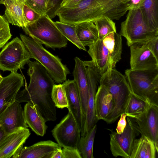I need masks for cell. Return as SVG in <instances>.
Wrapping results in <instances>:
<instances>
[{
	"label": "cell",
	"instance_id": "obj_7",
	"mask_svg": "<svg viewBox=\"0 0 158 158\" xmlns=\"http://www.w3.org/2000/svg\"><path fill=\"white\" fill-rule=\"evenodd\" d=\"M31 58L24 43L18 37L7 43L0 52V69L17 72L23 69Z\"/></svg>",
	"mask_w": 158,
	"mask_h": 158
},
{
	"label": "cell",
	"instance_id": "obj_43",
	"mask_svg": "<svg viewBox=\"0 0 158 158\" xmlns=\"http://www.w3.org/2000/svg\"><path fill=\"white\" fill-rule=\"evenodd\" d=\"M3 77L0 74V83L2 81Z\"/></svg>",
	"mask_w": 158,
	"mask_h": 158
},
{
	"label": "cell",
	"instance_id": "obj_29",
	"mask_svg": "<svg viewBox=\"0 0 158 158\" xmlns=\"http://www.w3.org/2000/svg\"><path fill=\"white\" fill-rule=\"evenodd\" d=\"M56 26L63 35L80 49L87 51L85 47L80 41L77 35L75 25L65 23L60 21L55 22Z\"/></svg>",
	"mask_w": 158,
	"mask_h": 158
},
{
	"label": "cell",
	"instance_id": "obj_24",
	"mask_svg": "<svg viewBox=\"0 0 158 158\" xmlns=\"http://www.w3.org/2000/svg\"><path fill=\"white\" fill-rule=\"evenodd\" d=\"M102 40L108 51L112 68H114L116 64L121 59L123 46L122 36L117 32H112Z\"/></svg>",
	"mask_w": 158,
	"mask_h": 158
},
{
	"label": "cell",
	"instance_id": "obj_40",
	"mask_svg": "<svg viewBox=\"0 0 158 158\" xmlns=\"http://www.w3.org/2000/svg\"><path fill=\"white\" fill-rule=\"evenodd\" d=\"M52 158H63L62 150L61 148L58 149L53 154Z\"/></svg>",
	"mask_w": 158,
	"mask_h": 158
},
{
	"label": "cell",
	"instance_id": "obj_2",
	"mask_svg": "<svg viewBox=\"0 0 158 158\" xmlns=\"http://www.w3.org/2000/svg\"><path fill=\"white\" fill-rule=\"evenodd\" d=\"M99 83L104 86L112 96L113 108L106 120L113 123L124 113L126 103L132 93L130 87L125 76L114 68H112L111 64L101 76Z\"/></svg>",
	"mask_w": 158,
	"mask_h": 158
},
{
	"label": "cell",
	"instance_id": "obj_22",
	"mask_svg": "<svg viewBox=\"0 0 158 158\" xmlns=\"http://www.w3.org/2000/svg\"><path fill=\"white\" fill-rule=\"evenodd\" d=\"M25 120L27 126L37 135L43 136L46 133L48 126L46 121L33 105L27 103L24 106Z\"/></svg>",
	"mask_w": 158,
	"mask_h": 158
},
{
	"label": "cell",
	"instance_id": "obj_31",
	"mask_svg": "<svg viewBox=\"0 0 158 158\" xmlns=\"http://www.w3.org/2000/svg\"><path fill=\"white\" fill-rule=\"evenodd\" d=\"M94 23L97 27L99 40L102 39L111 32H117L115 23L109 18L105 17Z\"/></svg>",
	"mask_w": 158,
	"mask_h": 158
},
{
	"label": "cell",
	"instance_id": "obj_13",
	"mask_svg": "<svg viewBox=\"0 0 158 158\" xmlns=\"http://www.w3.org/2000/svg\"><path fill=\"white\" fill-rule=\"evenodd\" d=\"M23 84L22 75L17 72H11L3 77L0 83V114L15 101L17 94Z\"/></svg>",
	"mask_w": 158,
	"mask_h": 158
},
{
	"label": "cell",
	"instance_id": "obj_36",
	"mask_svg": "<svg viewBox=\"0 0 158 158\" xmlns=\"http://www.w3.org/2000/svg\"><path fill=\"white\" fill-rule=\"evenodd\" d=\"M62 150L63 158H81L77 148H63Z\"/></svg>",
	"mask_w": 158,
	"mask_h": 158
},
{
	"label": "cell",
	"instance_id": "obj_26",
	"mask_svg": "<svg viewBox=\"0 0 158 158\" xmlns=\"http://www.w3.org/2000/svg\"><path fill=\"white\" fill-rule=\"evenodd\" d=\"M139 8L148 25L158 30V0H142Z\"/></svg>",
	"mask_w": 158,
	"mask_h": 158
},
{
	"label": "cell",
	"instance_id": "obj_27",
	"mask_svg": "<svg viewBox=\"0 0 158 158\" xmlns=\"http://www.w3.org/2000/svg\"><path fill=\"white\" fill-rule=\"evenodd\" d=\"M97 128L96 124L85 136L81 137L77 149L81 158H94L93 148Z\"/></svg>",
	"mask_w": 158,
	"mask_h": 158
},
{
	"label": "cell",
	"instance_id": "obj_16",
	"mask_svg": "<svg viewBox=\"0 0 158 158\" xmlns=\"http://www.w3.org/2000/svg\"><path fill=\"white\" fill-rule=\"evenodd\" d=\"M29 129L22 128L6 134L0 141V158L12 157L30 135Z\"/></svg>",
	"mask_w": 158,
	"mask_h": 158
},
{
	"label": "cell",
	"instance_id": "obj_14",
	"mask_svg": "<svg viewBox=\"0 0 158 158\" xmlns=\"http://www.w3.org/2000/svg\"><path fill=\"white\" fill-rule=\"evenodd\" d=\"M63 83L68 103L67 108L77 123L81 136H84L85 135V118L83 113L77 86L74 80H68Z\"/></svg>",
	"mask_w": 158,
	"mask_h": 158
},
{
	"label": "cell",
	"instance_id": "obj_35",
	"mask_svg": "<svg viewBox=\"0 0 158 158\" xmlns=\"http://www.w3.org/2000/svg\"><path fill=\"white\" fill-rule=\"evenodd\" d=\"M149 49L158 59V36L146 41Z\"/></svg>",
	"mask_w": 158,
	"mask_h": 158
},
{
	"label": "cell",
	"instance_id": "obj_1",
	"mask_svg": "<svg viewBox=\"0 0 158 158\" xmlns=\"http://www.w3.org/2000/svg\"><path fill=\"white\" fill-rule=\"evenodd\" d=\"M122 0H82L70 8L58 7L55 15L59 21L72 25L95 22L105 17L118 20L122 17Z\"/></svg>",
	"mask_w": 158,
	"mask_h": 158
},
{
	"label": "cell",
	"instance_id": "obj_34",
	"mask_svg": "<svg viewBox=\"0 0 158 158\" xmlns=\"http://www.w3.org/2000/svg\"><path fill=\"white\" fill-rule=\"evenodd\" d=\"M23 12L28 24L37 20L41 16L25 4L23 6Z\"/></svg>",
	"mask_w": 158,
	"mask_h": 158
},
{
	"label": "cell",
	"instance_id": "obj_9",
	"mask_svg": "<svg viewBox=\"0 0 158 158\" xmlns=\"http://www.w3.org/2000/svg\"><path fill=\"white\" fill-rule=\"evenodd\" d=\"M53 136L63 148H77L81 132L73 116L68 114L52 131Z\"/></svg>",
	"mask_w": 158,
	"mask_h": 158
},
{
	"label": "cell",
	"instance_id": "obj_38",
	"mask_svg": "<svg viewBox=\"0 0 158 158\" xmlns=\"http://www.w3.org/2000/svg\"><path fill=\"white\" fill-rule=\"evenodd\" d=\"M82 0H62L59 7L68 8L73 7Z\"/></svg>",
	"mask_w": 158,
	"mask_h": 158
},
{
	"label": "cell",
	"instance_id": "obj_39",
	"mask_svg": "<svg viewBox=\"0 0 158 158\" xmlns=\"http://www.w3.org/2000/svg\"><path fill=\"white\" fill-rule=\"evenodd\" d=\"M142 0H130L131 9L139 8Z\"/></svg>",
	"mask_w": 158,
	"mask_h": 158
},
{
	"label": "cell",
	"instance_id": "obj_6",
	"mask_svg": "<svg viewBox=\"0 0 158 158\" xmlns=\"http://www.w3.org/2000/svg\"><path fill=\"white\" fill-rule=\"evenodd\" d=\"M119 34L126 39L127 45L130 47L134 43L146 42L158 36V30L148 25L139 8H132L121 24Z\"/></svg>",
	"mask_w": 158,
	"mask_h": 158
},
{
	"label": "cell",
	"instance_id": "obj_32",
	"mask_svg": "<svg viewBox=\"0 0 158 158\" xmlns=\"http://www.w3.org/2000/svg\"><path fill=\"white\" fill-rule=\"evenodd\" d=\"M50 0H24L25 4L41 16L47 14L50 10Z\"/></svg>",
	"mask_w": 158,
	"mask_h": 158
},
{
	"label": "cell",
	"instance_id": "obj_15",
	"mask_svg": "<svg viewBox=\"0 0 158 158\" xmlns=\"http://www.w3.org/2000/svg\"><path fill=\"white\" fill-rule=\"evenodd\" d=\"M20 103L15 101L0 114V126L6 134L19 128L28 127L24 110Z\"/></svg>",
	"mask_w": 158,
	"mask_h": 158
},
{
	"label": "cell",
	"instance_id": "obj_41",
	"mask_svg": "<svg viewBox=\"0 0 158 158\" xmlns=\"http://www.w3.org/2000/svg\"><path fill=\"white\" fill-rule=\"evenodd\" d=\"M6 134L2 127L0 126V141Z\"/></svg>",
	"mask_w": 158,
	"mask_h": 158
},
{
	"label": "cell",
	"instance_id": "obj_10",
	"mask_svg": "<svg viewBox=\"0 0 158 158\" xmlns=\"http://www.w3.org/2000/svg\"><path fill=\"white\" fill-rule=\"evenodd\" d=\"M127 125L122 133L112 131L110 134V150L115 157L131 158L134 141L138 134L131 118L127 116Z\"/></svg>",
	"mask_w": 158,
	"mask_h": 158
},
{
	"label": "cell",
	"instance_id": "obj_25",
	"mask_svg": "<svg viewBox=\"0 0 158 158\" xmlns=\"http://www.w3.org/2000/svg\"><path fill=\"white\" fill-rule=\"evenodd\" d=\"M77 36L82 45L89 46L98 40L97 27L95 23L86 22L75 25Z\"/></svg>",
	"mask_w": 158,
	"mask_h": 158
},
{
	"label": "cell",
	"instance_id": "obj_42",
	"mask_svg": "<svg viewBox=\"0 0 158 158\" xmlns=\"http://www.w3.org/2000/svg\"><path fill=\"white\" fill-rule=\"evenodd\" d=\"M5 0H0V4H4Z\"/></svg>",
	"mask_w": 158,
	"mask_h": 158
},
{
	"label": "cell",
	"instance_id": "obj_23",
	"mask_svg": "<svg viewBox=\"0 0 158 158\" xmlns=\"http://www.w3.org/2000/svg\"><path fill=\"white\" fill-rule=\"evenodd\" d=\"M138 139H135L131 158H156L157 149L153 142L143 135Z\"/></svg>",
	"mask_w": 158,
	"mask_h": 158
},
{
	"label": "cell",
	"instance_id": "obj_12",
	"mask_svg": "<svg viewBox=\"0 0 158 158\" xmlns=\"http://www.w3.org/2000/svg\"><path fill=\"white\" fill-rule=\"evenodd\" d=\"M130 47V69L146 70L158 69V59L149 49L146 42L135 43Z\"/></svg>",
	"mask_w": 158,
	"mask_h": 158
},
{
	"label": "cell",
	"instance_id": "obj_19",
	"mask_svg": "<svg viewBox=\"0 0 158 158\" xmlns=\"http://www.w3.org/2000/svg\"><path fill=\"white\" fill-rule=\"evenodd\" d=\"M89 47L88 52L92 58L91 62L101 76L106 71L110 64H111L108 51L102 39H98Z\"/></svg>",
	"mask_w": 158,
	"mask_h": 158
},
{
	"label": "cell",
	"instance_id": "obj_17",
	"mask_svg": "<svg viewBox=\"0 0 158 158\" xmlns=\"http://www.w3.org/2000/svg\"><path fill=\"white\" fill-rule=\"evenodd\" d=\"M61 147L51 140L41 141L29 146L21 147L13 158H52L56 151Z\"/></svg>",
	"mask_w": 158,
	"mask_h": 158
},
{
	"label": "cell",
	"instance_id": "obj_28",
	"mask_svg": "<svg viewBox=\"0 0 158 158\" xmlns=\"http://www.w3.org/2000/svg\"><path fill=\"white\" fill-rule=\"evenodd\" d=\"M149 102L140 99L131 93L126 103L124 113L127 116L134 118L145 111Z\"/></svg>",
	"mask_w": 158,
	"mask_h": 158
},
{
	"label": "cell",
	"instance_id": "obj_33",
	"mask_svg": "<svg viewBox=\"0 0 158 158\" xmlns=\"http://www.w3.org/2000/svg\"><path fill=\"white\" fill-rule=\"evenodd\" d=\"M9 23L4 15H0V49L12 36Z\"/></svg>",
	"mask_w": 158,
	"mask_h": 158
},
{
	"label": "cell",
	"instance_id": "obj_8",
	"mask_svg": "<svg viewBox=\"0 0 158 158\" xmlns=\"http://www.w3.org/2000/svg\"><path fill=\"white\" fill-rule=\"evenodd\" d=\"M131 119L138 133L151 139L158 149V105L149 102L144 111Z\"/></svg>",
	"mask_w": 158,
	"mask_h": 158
},
{
	"label": "cell",
	"instance_id": "obj_21",
	"mask_svg": "<svg viewBox=\"0 0 158 158\" xmlns=\"http://www.w3.org/2000/svg\"><path fill=\"white\" fill-rule=\"evenodd\" d=\"M24 4V0H5L4 15L9 23L22 28L28 25L23 12Z\"/></svg>",
	"mask_w": 158,
	"mask_h": 158
},
{
	"label": "cell",
	"instance_id": "obj_3",
	"mask_svg": "<svg viewBox=\"0 0 158 158\" xmlns=\"http://www.w3.org/2000/svg\"><path fill=\"white\" fill-rule=\"evenodd\" d=\"M20 35L31 58L35 59L44 67L55 82L60 84L67 80L69 70L58 56L52 54L32 38L22 34Z\"/></svg>",
	"mask_w": 158,
	"mask_h": 158
},
{
	"label": "cell",
	"instance_id": "obj_5",
	"mask_svg": "<svg viewBox=\"0 0 158 158\" xmlns=\"http://www.w3.org/2000/svg\"><path fill=\"white\" fill-rule=\"evenodd\" d=\"M22 28L27 35L47 48L54 49L67 45L68 40L47 14Z\"/></svg>",
	"mask_w": 158,
	"mask_h": 158
},
{
	"label": "cell",
	"instance_id": "obj_11",
	"mask_svg": "<svg viewBox=\"0 0 158 158\" xmlns=\"http://www.w3.org/2000/svg\"><path fill=\"white\" fill-rule=\"evenodd\" d=\"M87 67L89 98L85 114V134L89 131L97 121L95 113L94 100L96 94L100 84V76L93 66L91 61H84Z\"/></svg>",
	"mask_w": 158,
	"mask_h": 158
},
{
	"label": "cell",
	"instance_id": "obj_20",
	"mask_svg": "<svg viewBox=\"0 0 158 158\" xmlns=\"http://www.w3.org/2000/svg\"><path fill=\"white\" fill-rule=\"evenodd\" d=\"M114 102L112 96L106 88L100 85L96 94L94 107L97 120H103L112 111Z\"/></svg>",
	"mask_w": 158,
	"mask_h": 158
},
{
	"label": "cell",
	"instance_id": "obj_30",
	"mask_svg": "<svg viewBox=\"0 0 158 158\" xmlns=\"http://www.w3.org/2000/svg\"><path fill=\"white\" fill-rule=\"evenodd\" d=\"M51 97L56 107L61 109L67 108L68 103L66 93L62 84L54 85L52 92Z\"/></svg>",
	"mask_w": 158,
	"mask_h": 158
},
{
	"label": "cell",
	"instance_id": "obj_4",
	"mask_svg": "<svg viewBox=\"0 0 158 158\" xmlns=\"http://www.w3.org/2000/svg\"><path fill=\"white\" fill-rule=\"evenodd\" d=\"M125 76L131 92L145 101L158 104V69H127Z\"/></svg>",
	"mask_w": 158,
	"mask_h": 158
},
{
	"label": "cell",
	"instance_id": "obj_37",
	"mask_svg": "<svg viewBox=\"0 0 158 158\" xmlns=\"http://www.w3.org/2000/svg\"><path fill=\"white\" fill-rule=\"evenodd\" d=\"M120 117V118L116 129V132L119 134L123 132L127 123L126 120L127 115L125 113L122 114Z\"/></svg>",
	"mask_w": 158,
	"mask_h": 158
},
{
	"label": "cell",
	"instance_id": "obj_18",
	"mask_svg": "<svg viewBox=\"0 0 158 158\" xmlns=\"http://www.w3.org/2000/svg\"><path fill=\"white\" fill-rule=\"evenodd\" d=\"M75 65L73 72L81 100L83 114L85 118L89 98L88 82L87 67L84 61L79 57L74 59Z\"/></svg>",
	"mask_w": 158,
	"mask_h": 158
}]
</instances>
